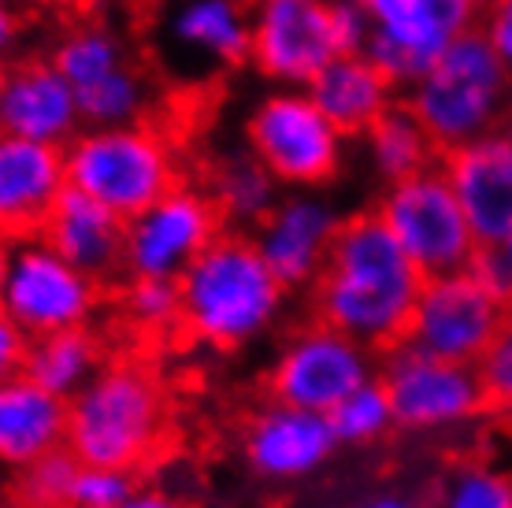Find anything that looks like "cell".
Returning <instances> with one entry per match:
<instances>
[{
	"mask_svg": "<svg viewBox=\"0 0 512 508\" xmlns=\"http://www.w3.org/2000/svg\"><path fill=\"white\" fill-rule=\"evenodd\" d=\"M423 271L397 245L375 208L342 219L331 256L308 286L312 316L331 323L368 349L383 353L405 342Z\"/></svg>",
	"mask_w": 512,
	"mask_h": 508,
	"instance_id": "1",
	"label": "cell"
},
{
	"mask_svg": "<svg viewBox=\"0 0 512 508\" xmlns=\"http://www.w3.org/2000/svg\"><path fill=\"white\" fill-rule=\"evenodd\" d=\"M182 327L190 342L219 353L264 338L286 308V282L271 271L249 230L223 227L216 242L179 275Z\"/></svg>",
	"mask_w": 512,
	"mask_h": 508,
	"instance_id": "2",
	"label": "cell"
},
{
	"mask_svg": "<svg viewBox=\"0 0 512 508\" xmlns=\"http://www.w3.org/2000/svg\"><path fill=\"white\" fill-rule=\"evenodd\" d=\"M171 438L167 390L141 360H104L67 401V449L82 464L141 471Z\"/></svg>",
	"mask_w": 512,
	"mask_h": 508,
	"instance_id": "3",
	"label": "cell"
},
{
	"mask_svg": "<svg viewBox=\"0 0 512 508\" xmlns=\"http://www.w3.org/2000/svg\"><path fill=\"white\" fill-rule=\"evenodd\" d=\"M67 186L134 219L182 182V153L156 119L82 127L64 145Z\"/></svg>",
	"mask_w": 512,
	"mask_h": 508,
	"instance_id": "4",
	"label": "cell"
},
{
	"mask_svg": "<svg viewBox=\"0 0 512 508\" xmlns=\"http://www.w3.org/2000/svg\"><path fill=\"white\" fill-rule=\"evenodd\" d=\"M401 101L431 134L438 153H449L501 127V115L512 104V71L475 26L401 93Z\"/></svg>",
	"mask_w": 512,
	"mask_h": 508,
	"instance_id": "5",
	"label": "cell"
},
{
	"mask_svg": "<svg viewBox=\"0 0 512 508\" xmlns=\"http://www.w3.org/2000/svg\"><path fill=\"white\" fill-rule=\"evenodd\" d=\"M242 138L282 190L331 186L349 156V138L320 112L305 86H275L256 97L245 112Z\"/></svg>",
	"mask_w": 512,
	"mask_h": 508,
	"instance_id": "6",
	"label": "cell"
},
{
	"mask_svg": "<svg viewBox=\"0 0 512 508\" xmlns=\"http://www.w3.org/2000/svg\"><path fill=\"white\" fill-rule=\"evenodd\" d=\"M372 208L390 227L397 245L409 253L412 264L423 271V279L472 267L479 242L442 164L386 182Z\"/></svg>",
	"mask_w": 512,
	"mask_h": 508,
	"instance_id": "7",
	"label": "cell"
},
{
	"mask_svg": "<svg viewBox=\"0 0 512 508\" xmlns=\"http://www.w3.org/2000/svg\"><path fill=\"white\" fill-rule=\"evenodd\" d=\"M104 290H108L104 282L64 260L41 234H26L15 238L8 253L0 308L30 338H41L67 327H90L104 301Z\"/></svg>",
	"mask_w": 512,
	"mask_h": 508,
	"instance_id": "8",
	"label": "cell"
},
{
	"mask_svg": "<svg viewBox=\"0 0 512 508\" xmlns=\"http://www.w3.org/2000/svg\"><path fill=\"white\" fill-rule=\"evenodd\" d=\"M379 379L390 394L401 431H461L490 416L475 364H457L446 356L423 353L409 342H397L379 353Z\"/></svg>",
	"mask_w": 512,
	"mask_h": 508,
	"instance_id": "9",
	"label": "cell"
},
{
	"mask_svg": "<svg viewBox=\"0 0 512 508\" xmlns=\"http://www.w3.org/2000/svg\"><path fill=\"white\" fill-rule=\"evenodd\" d=\"M379 375V353L323 319L297 327L268 371V394L282 405L331 412L357 386Z\"/></svg>",
	"mask_w": 512,
	"mask_h": 508,
	"instance_id": "10",
	"label": "cell"
},
{
	"mask_svg": "<svg viewBox=\"0 0 512 508\" xmlns=\"http://www.w3.org/2000/svg\"><path fill=\"white\" fill-rule=\"evenodd\" d=\"M505 327L509 301L487 290L472 267H461L423 279L405 327V342L457 364H475Z\"/></svg>",
	"mask_w": 512,
	"mask_h": 508,
	"instance_id": "11",
	"label": "cell"
},
{
	"mask_svg": "<svg viewBox=\"0 0 512 508\" xmlns=\"http://www.w3.org/2000/svg\"><path fill=\"white\" fill-rule=\"evenodd\" d=\"M227 227L205 182L182 178L145 212L127 219V275L179 279Z\"/></svg>",
	"mask_w": 512,
	"mask_h": 508,
	"instance_id": "12",
	"label": "cell"
},
{
	"mask_svg": "<svg viewBox=\"0 0 512 508\" xmlns=\"http://www.w3.org/2000/svg\"><path fill=\"white\" fill-rule=\"evenodd\" d=\"M331 0H253L249 67L271 86H308L338 56Z\"/></svg>",
	"mask_w": 512,
	"mask_h": 508,
	"instance_id": "13",
	"label": "cell"
},
{
	"mask_svg": "<svg viewBox=\"0 0 512 508\" xmlns=\"http://www.w3.org/2000/svg\"><path fill=\"white\" fill-rule=\"evenodd\" d=\"M483 4L487 0H416L405 15L372 26L364 56L405 93L453 41L479 26Z\"/></svg>",
	"mask_w": 512,
	"mask_h": 508,
	"instance_id": "14",
	"label": "cell"
},
{
	"mask_svg": "<svg viewBox=\"0 0 512 508\" xmlns=\"http://www.w3.org/2000/svg\"><path fill=\"white\" fill-rule=\"evenodd\" d=\"M342 219L323 190H282L275 208L249 234L286 290H308L331 256Z\"/></svg>",
	"mask_w": 512,
	"mask_h": 508,
	"instance_id": "15",
	"label": "cell"
},
{
	"mask_svg": "<svg viewBox=\"0 0 512 508\" xmlns=\"http://www.w3.org/2000/svg\"><path fill=\"white\" fill-rule=\"evenodd\" d=\"M86 127L78 89L49 56H12L0 78V130L60 145Z\"/></svg>",
	"mask_w": 512,
	"mask_h": 508,
	"instance_id": "16",
	"label": "cell"
},
{
	"mask_svg": "<svg viewBox=\"0 0 512 508\" xmlns=\"http://www.w3.org/2000/svg\"><path fill=\"white\" fill-rule=\"evenodd\" d=\"M245 460L253 475L268 483H297L308 479L334 457L338 434L327 412L271 401L264 412H256L242 438Z\"/></svg>",
	"mask_w": 512,
	"mask_h": 508,
	"instance_id": "17",
	"label": "cell"
},
{
	"mask_svg": "<svg viewBox=\"0 0 512 508\" xmlns=\"http://www.w3.org/2000/svg\"><path fill=\"white\" fill-rule=\"evenodd\" d=\"M442 171L472 223L479 245H501L512 234V138L490 130L442 153Z\"/></svg>",
	"mask_w": 512,
	"mask_h": 508,
	"instance_id": "18",
	"label": "cell"
},
{
	"mask_svg": "<svg viewBox=\"0 0 512 508\" xmlns=\"http://www.w3.org/2000/svg\"><path fill=\"white\" fill-rule=\"evenodd\" d=\"M67 190V164L60 145L30 141L0 130V234H38L52 204Z\"/></svg>",
	"mask_w": 512,
	"mask_h": 508,
	"instance_id": "19",
	"label": "cell"
},
{
	"mask_svg": "<svg viewBox=\"0 0 512 508\" xmlns=\"http://www.w3.org/2000/svg\"><path fill=\"white\" fill-rule=\"evenodd\" d=\"M56 253L104 286L127 279V219L67 186L38 230Z\"/></svg>",
	"mask_w": 512,
	"mask_h": 508,
	"instance_id": "20",
	"label": "cell"
},
{
	"mask_svg": "<svg viewBox=\"0 0 512 508\" xmlns=\"http://www.w3.org/2000/svg\"><path fill=\"white\" fill-rule=\"evenodd\" d=\"M164 38L186 60L216 71L249 67L253 4L249 0H175L167 8Z\"/></svg>",
	"mask_w": 512,
	"mask_h": 508,
	"instance_id": "21",
	"label": "cell"
},
{
	"mask_svg": "<svg viewBox=\"0 0 512 508\" xmlns=\"http://www.w3.org/2000/svg\"><path fill=\"white\" fill-rule=\"evenodd\" d=\"M67 445V401L30 375L0 382V471L15 475L30 460Z\"/></svg>",
	"mask_w": 512,
	"mask_h": 508,
	"instance_id": "22",
	"label": "cell"
},
{
	"mask_svg": "<svg viewBox=\"0 0 512 508\" xmlns=\"http://www.w3.org/2000/svg\"><path fill=\"white\" fill-rule=\"evenodd\" d=\"M305 89L349 141L360 138L379 115L401 101V89L364 52H338Z\"/></svg>",
	"mask_w": 512,
	"mask_h": 508,
	"instance_id": "23",
	"label": "cell"
},
{
	"mask_svg": "<svg viewBox=\"0 0 512 508\" xmlns=\"http://www.w3.org/2000/svg\"><path fill=\"white\" fill-rule=\"evenodd\" d=\"M205 190L212 193L223 223L234 230H253L282 197L279 178L271 175L245 145L234 153H219L208 164Z\"/></svg>",
	"mask_w": 512,
	"mask_h": 508,
	"instance_id": "24",
	"label": "cell"
},
{
	"mask_svg": "<svg viewBox=\"0 0 512 508\" xmlns=\"http://www.w3.org/2000/svg\"><path fill=\"white\" fill-rule=\"evenodd\" d=\"M101 368L104 342L93 331V323L30 338V349H26V375L64 401H71Z\"/></svg>",
	"mask_w": 512,
	"mask_h": 508,
	"instance_id": "25",
	"label": "cell"
},
{
	"mask_svg": "<svg viewBox=\"0 0 512 508\" xmlns=\"http://www.w3.org/2000/svg\"><path fill=\"white\" fill-rule=\"evenodd\" d=\"M357 141L360 149H364L368 167H372V175L383 186L386 182H397V178L416 175V171L442 160L438 145L431 141V134L423 130V123L412 115V108L405 101H397L390 112L379 115Z\"/></svg>",
	"mask_w": 512,
	"mask_h": 508,
	"instance_id": "26",
	"label": "cell"
},
{
	"mask_svg": "<svg viewBox=\"0 0 512 508\" xmlns=\"http://www.w3.org/2000/svg\"><path fill=\"white\" fill-rule=\"evenodd\" d=\"M49 60L64 71L71 86L86 89L93 82H101L104 75H112L116 67L127 64L130 49L116 26H108L104 19H93V15H78L75 23L56 38Z\"/></svg>",
	"mask_w": 512,
	"mask_h": 508,
	"instance_id": "27",
	"label": "cell"
},
{
	"mask_svg": "<svg viewBox=\"0 0 512 508\" xmlns=\"http://www.w3.org/2000/svg\"><path fill=\"white\" fill-rule=\"evenodd\" d=\"M78 104H82L86 127L138 123V119H153V86H149L145 71L134 60H127L101 82L78 89Z\"/></svg>",
	"mask_w": 512,
	"mask_h": 508,
	"instance_id": "28",
	"label": "cell"
},
{
	"mask_svg": "<svg viewBox=\"0 0 512 508\" xmlns=\"http://www.w3.org/2000/svg\"><path fill=\"white\" fill-rule=\"evenodd\" d=\"M331 416V427L338 434V445H372L379 442L386 431H394V405H390V394H386L383 379L375 375L364 386H357L346 401L327 412Z\"/></svg>",
	"mask_w": 512,
	"mask_h": 508,
	"instance_id": "29",
	"label": "cell"
},
{
	"mask_svg": "<svg viewBox=\"0 0 512 508\" xmlns=\"http://www.w3.org/2000/svg\"><path fill=\"white\" fill-rule=\"evenodd\" d=\"M119 305H123V316L145 334H167L182 327L179 279L127 275L119 279Z\"/></svg>",
	"mask_w": 512,
	"mask_h": 508,
	"instance_id": "30",
	"label": "cell"
},
{
	"mask_svg": "<svg viewBox=\"0 0 512 508\" xmlns=\"http://www.w3.org/2000/svg\"><path fill=\"white\" fill-rule=\"evenodd\" d=\"M78 468L82 460L67 445H60L15 471L8 494L26 501L30 508H71V486H75Z\"/></svg>",
	"mask_w": 512,
	"mask_h": 508,
	"instance_id": "31",
	"label": "cell"
},
{
	"mask_svg": "<svg viewBox=\"0 0 512 508\" xmlns=\"http://www.w3.org/2000/svg\"><path fill=\"white\" fill-rule=\"evenodd\" d=\"M438 508H512V468L501 464H461L438 490Z\"/></svg>",
	"mask_w": 512,
	"mask_h": 508,
	"instance_id": "32",
	"label": "cell"
},
{
	"mask_svg": "<svg viewBox=\"0 0 512 508\" xmlns=\"http://www.w3.org/2000/svg\"><path fill=\"white\" fill-rule=\"evenodd\" d=\"M138 486V471L82 464L71 486V508H119Z\"/></svg>",
	"mask_w": 512,
	"mask_h": 508,
	"instance_id": "33",
	"label": "cell"
},
{
	"mask_svg": "<svg viewBox=\"0 0 512 508\" xmlns=\"http://www.w3.org/2000/svg\"><path fill=\"white\" fill-rule=\"evenodd\" d=\"M475 375L487 397V412L512 420V327H505L487 353L475 360Z\"/></svg>",
	"mask_w": 512,
	"mask_h": 508,
	"instance_id": "34",
	"label": "cell"
},
{
	"mask_svg": "<svg viewBox=\"0 0 512 508\" xmlns=\"http://www.w3.org/2000/svg\"><path fill=\"white\" fill-rule=\"evenodd\" d=\"M334 12V34H338V49L342 52H364L368 34H372V19L360 8L357 0H331Z\"/></svg>",
	"mask_w": 512,
	"mask_h": 508,
	"instance_id": "35",
	"label": "cell"
},
{
	"mask_svg": "<svg viewBox=\"0 0 512 508\" xmlns=\"http://www.w3.org/2000/svg\"><path fill=\"white\" fill-rule=\"evenodd\" d=\"M26 349H30V334L15 323L4 308H0V382L15 379L26 371Z\"/></svg>",
	"mask_w": 512,
	"mask_h": 508,
	"instance_id": "36",
	"label": "cell"
},
{
	"mask_svg": "<svg viewBox=\"0 0 512 508\" xmlns=\"http://www.w3.org/2000/svg\"><path fill=\"white\" fill-rule=\"evenodd\" d=\"M479 30L487 34L490 45L498 49V56L512 71V0H487V4H483Z\"/></svg>",
	"mask_w": 512,
	"mask_h": 508,
	"instance_id": "37",
	"label": "cell"
},
{
	"mask_svg": "<svg viewBox=\"0 0 512 508\" xmlns=\"http://www.w3.org/2000/svg\"><path fill=\"white\" fill-rule=\"evenodd\" d=\"M472 271L479 275V282H483L487 290H494L498 297L512 301V267L498 245H479V253H475V260H472Z\"/></svg>",
	"mask_w": 512,
	"mask_h": 508,
	"instance_id": "38",
	"label": "cell"
},
{
	"mask_svg": "<svg viewBox=\"0 0 512 508\" xmlns=\"http://www.w3.org/2000/svg\"><path fill=\"white\" fill-rule=\"evenodd\" d=\"M23 30H26V19L19 0H0V64H8L15 56L19 41H23Z\"/></svg>",
	"mask_w": 512,
	"mask_h": 508,
	"instance_id": "39",
	"label": "cell"
},
{
	"mask_svg": "<svg viewBox=\"0 0 512 508\" xmlns=\"http://www.w3.org/2000/svg\"><path fill=\"white\" fill-rule=\"evenodd\" d=\"M357 4L368 12V19L379 26V23H390V19H397V15H405L416 0H357Z\"/></svg>",
	"mask_w": 512,
	"mask_h": 508,
	"instance_id": "40",
	"label": "cell"
},
{
	"mask_svg": "<svg viewBox=\"0 0 512 508\" xmlns=\"http://www.w3.org/2000/svg\"><path fill=\"white\" fill-rule=\"evenodd\" d=\"M119 508H186L179 497L164 494V490H149V486H138L134 494L123 501Z\"/></svg>",
	"mask_w": 512,
	"mask_h": 508,
	"instance_id": "41",
	"label": "cell"
},
{
	"mask_svg": "<svg viewBox=\"0 0 512 508\" xmlns=\"http://www.w3.org/2000/svg\"><path fill=\"white\" fill-rule=\"evenodd\" d=\"M353 508H423V505L416 501V497H405V494H375Z\"/></svg>",
	"mask_w": 512,
	"mask_h": 508,
	"instance_id": "42",
	"label": "cell"
},
{
	"mask_svg": "<svg viewBox=\"0 0 512 508\" xmlns=\"http://www.w3.org/2000/svg\"><path fill=\"white\" fill-rule=\"evenodd\" d=\"M45 8H52V12H64V15H93V8L101 4V0H41Z\"/></svg>",
	"mask_w": 512,
	"mask_h": 508,
	"instance_id": "43",
	"label": "cell"
},
{
	"mask_svg": "<svg viewBox=\"0 0 512 508\" xmlns=\"http://www.w3.org/2000/svg\"><path fill=\"white\" fill-rule=\"evenodd\" d=\"M8 253H12V238L0 234V286H4V267H8Z\"/></svg>",
	"mask_w": 512,
	"mask_h": 508,
	"instance_id": "44",
	"label": "cell"
},
{
	"mask_svg": "<svg viewBox=\"0 0 512 508\" xmlns=\"http://www.w3.org/2000/svg\"><path fill=\"white\" fill-rule=\"evenodd\" d=\"M501 134H505V138H512V104L509 108H505V115H501Z\"/></svg>",
	"mask_w": 512,
	"mask_h": 508,
	"instance_id": "45",
	"label": "cell"
},
{
	"mask_svg": "<svg viewBox=\"0 0 512 508\" xmlns=\"http://www.w3.org/2000/svg\"><path fill=\"white\" fill-rule=\"evenodd\" d=\"M0 508H30V505H26V501H19V497L8 494V497H0Z\"/></svg>",
	"mask_w": 512,
	"mask_h": 508,
	"instance_id": "46",
	"label": "cell"
},
{
	"mask_svg": "<svg viewBox=\"0 0 512 508\" xmlns=\"http://www.w3.org/2000/svg\"><path fill=\"white\" fill-rule=\"evenodd\" d=\"M498 249H501V253H505V260H509V267H512V234H509V238H505V242L498 245Z\"/></svg>",
	"mask_w": 512,
	"mask_h": 508,
	"instance_id": "47",
	"label": "cell"
},
{
	"mask_svg": "<svg viewBox=\"0 0 512 508\" xmlns=\"http://www.w3.org/2000/svg\"><path fill=\"white\" fill-rule=\"evenodd\" d=\"M509 327H512V301H509Z\"/></svg>",
	"mask_w": 512,
	"mask_h": 508,
	"instance_id": "48",
	"label": "cell"
},
{
	"mask_svg": "<svg viewBox=\"0 0 512 508\" xmlns=\"http://www.w3.org/2000/svg\"><path fill=\"white\" fill-rule=\"evenodd\" d=\"M509 445H512V420H509Z\"/></svg>",
	"mask_w": 512,
	"mask_h": 508,
	"instance_id": "49",
	"label": "cell"
},
{
	"mask_svg": "<svg viewBox=\"0 0 512 508\" xmlns=\"http://www.w3.org/2000/svg\"><path fill=\"white\" fill-rule=\"evenodd\" d=\"M0 78H4V64H0Z\"/></svg>",
	"mask_w": 512,
	"mask_h": 508,
	"instance_id": "50",
	"label": "cell"
},
{
	"mask_svg": "<svg viewBox=\"0 0 512 508\" xmlns=\"http://www.w3.org/2000/svg\"><path fill=\"white\" fill-rule=\"evenodd\" d=\"M19 4H23V0H19Z\"/></svg>",
	"mask_w": 512,
	"mask_h": 508,
	"instance_id": "51",
	"label": "cell"
}]
</instances>
